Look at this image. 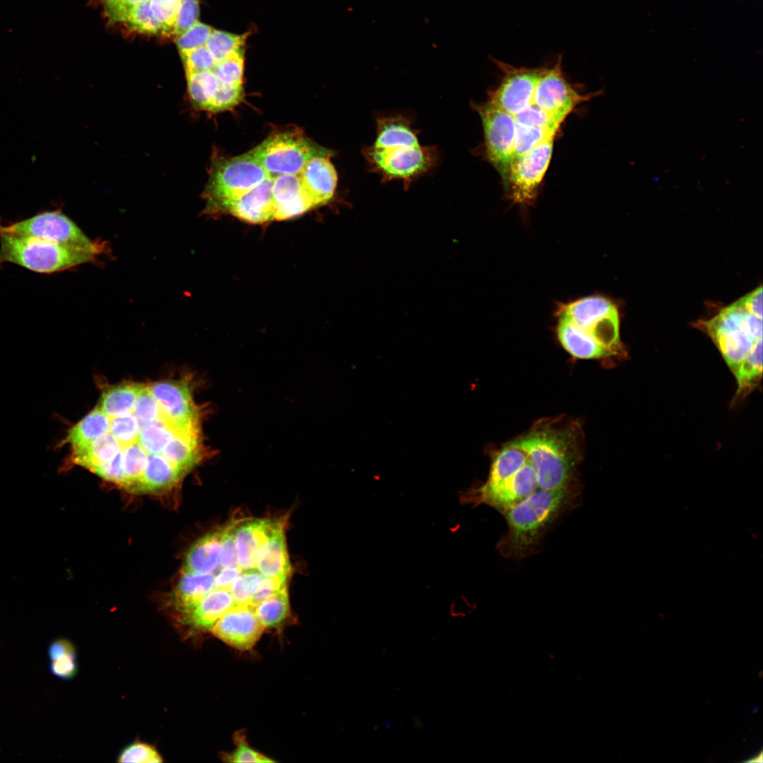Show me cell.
I'll return each mask as SVG.
<instances>
[{
    "label": "cell",
    "instance_id": "cell-23",
    "mask_svg": "<svg viewBox=\"0 0 763 763\" xmlns=\"http://www.w3.org/2000/svg\"><path fill=\"white\" fill-rule=\"evenodd\" d=\"M221 529L206 534L189 550L182 572L213 573L218 566Z\"/></svg>",
    "mask_w": 763,
    "mask_h": 763
},
{
    "label": "cell",
    "instance_id": "cell-47",
    "mask_svg": "<svg viewBox=\"0 0 763 763\" xmlns=\"http://www.w3.org/2000/svg\"><path fill=\"white\" fill-rule=\"evenodd\" d=\"M103 1H104L105 7H106V10L108 11V10L111 9L112 8H113L114 6H115L117 4H119L122 0H103Z\"/></svg>",
    "mask_w": 763,
    "mask_h": 763
},
{
    "label": "cell",
    "instance_id": "cell-1",
    "mask_svg": "<svg viewBox=\"0 0 763 763\" xmlns=\"http://www.w3.org/2000/svg\"><path fill=\"white\" fill-rule=\"evenodd\" d=\"M204 408L182 382L113 385L61 444L73 463L103 480L136 493L161 492L209 456Z\"/></svg>",
    "mask_w": 763,
    "mask_h": 763
},
{
    "label": "cell",
    "instance_id": "cell-12",
    "mask_svg": "<svg viewBox=\"0 0 763 763\" xmlns=\"http://www.w3.org/2000/svg\"><path fill=\"white\" fill-rule=\"evenodd\" d=\"M553 138H550L511 162L505 182L510 198L517 203H530L549 165Z\"/></svg>",
    "mask_w": 763,
    "mask_h": 763
},
{
    "label": "cell",
    "instance_id": "cell-41",
    "mask_svg": "<svg viewBox=\"0 0 763 763\" xmlns=\"http://www.w3.org/2000/svg\"><path fill=\"white\" fill-rule=\"evenodd\" d=\"M288 578L264 577L252 598L250 605L255 608L260 603L277 595L287 586Z\"/></svg>",
    "mask_w": 763,
    "mask_h": 763
},
{
    "label": "cell",
    "instance_id": "cell-37",
    "mask_svg": "<svg viewBox=\"0 0 763 763\" xmlns=\"http://www.w3.org/2000/svg\"><path fill=\"white\" fill-rule=\"evenodd\" d=\"M242 85H229L220 83L208 110L218 112L231 109L242 100Z\"/></svg>",
    "mask_w": 763,
    "mask_h": 763
},
{
    "label": "cell",
    "instance_id": "cell-27",
    "mask_svg": "<svg viewBox=\"0 0 763 763\" xmlns=\"http://www.w3.org/2000/svg\"><path fill=\"white\" fill-rule=\"evenodd\" d=\"M187 73L189 95L198 107L207 110L218 90L219 81L212 70Z\"/></svg>",
    "mask_w": 763,
    "mask_h": 763
},
{
    "label": "cell",
    "instance_id": "cell-44",
    "mask_svg": "<svg viewBox=\"0 0 763 763\" xmlns=\"http://www.w3.org/2000/svg\"><path fill=\"white\" fill-rule=\"evenodd\" d=\"M747 312L762 318V288L755 290L737 301Z\"/></svg>",
    "mask_w": 763,
    "mask_h": 763
},
{
    "label": "cell",
    "instance_id": "cell-13",
    "mask_svg": "<svg viewBox=\"0 0 763 763\" xmlns=\"http://www.w3.org/2000/svg\"><path fill=\"white\" fill-rule=\"evenodd\" d=\"M499 64L504 77L487 101L514 116L533 102L542 70L516 68L503 63Z\"/></svg>",
    "mask_w": 763,
    "mask_h": 763
},
{
    "label": "cell",
    "instance_id": "cell-6",
    "mask_svg": "<svg viewBox=\"0 0 763 763\" xmlns=\"http://www.w3.org/2000/svg\"><path fill=\"white\" fill-rule=\"evenodd\" d=\"M268 177L249 152L223 160L215 166L206 187V210L227 211L235 200Z\"/></svg>",
    "mask_w": 763,
    "mask_h": 763
},
{
    "label": "cell",
    "instance_id": "cell-42",
    "mask_svg": "<svg viewBox=\"0 0 763 763\" xmlns=\"http://www.w3.org/2000/svg\"><path fill=\"white\" fill-rule=\"evenodd\" d=\"M51 672L61 679L73 678L77 673L76 653L66 654L51 661Z\"/></svg>",
    "mask_w": 763,
    "mask_h": 763
},
{
    "label": "cell",
    "instance_id": "cell-3",
    "mask_svg": "<svg viewBox=\"0 0 763 763\" xmlns=\"http://www.w3.org/2000/svg\"><path fill=\"white\" fill-rule=\"evenodd\" d=\"M579 495L573 483L554 490L540 489L502 513L507 530L497 543L499 554L515 560L536 554L548 531L577 507Z\"/></svg>",
    "mask_w": 763,
    "mask_h": 763
},
{
    "label": "cell",
    "instance_id": "cell-8",
    "mask_svg": "<svg viewBox=\"0 0 763 763\" xmlns=\"http://www.w3.org/2000/svg\"><path fill=\"white\" fill-rule=\"evenodd\" d=\"M1 232L36 237L96 255L102 250L100 244L90 240L71 219L59 210L42 211L7 224L0 222Z\"/></svg>",
    "mask_w": 763,
    "mask_h": 763
},
{
    "label": "cell",
    "instance_id": "cell-2",
    "mask_svg": "<svg viewBox=\"0 0 763 763\" xmlns=\"http://www.w3.org/2000/svg\"><path fill=\"white\" fill-rule=\"evenodd\" d=\"M374 143L362 150L369 170L382 180H401L408 188L418 177L437 164L434 146L420 144L418 131L403 115L379 117Z\"/></svg>",
    "mask_w": 763,
    "mask_h": 763
},
{
    "label": "cell",
    "instance_id": "cell-15",
    "mask_svg": "<svg viewBox=\"0 0 763 763\" xmlns=\"http://www.w3.org/2000/svg\"><path fill=\"white\" fill-rule=\"evenodd\" d=\"M264 630L254 607L235 605L217 621L211 633L231 647L246 651L255 646Z\"/></svg>",
    "mask_w": 763,
    "mask_h": 763
},
{
    "label": "cell",
    "instance_id": "cell-21",
    "mask_svg": "<svg viewBox=\"0 0 763 763\" xmlns=\"http://www.w3.org/2000/svg\"><path fill=\"white\" fill-rule=\"evenodd\" d=\"M256 568L265 577L288 578L291 571L284 525H281L259 549Z\"/></svg>",
    "mask_w": 763,
    "mask_h": 763
},
{
    "label": "cell",
    "instance_id": "cell-19",
    "mask_svg": "<svg viewBox=\"0 0 763 763\" xmlns=\"http://www.w3.org/2000/svg\"><path fill=\"white\" fill-rule=\"evenodd\" d=\"M273 179L270 177L235 200L227 211L239 219L253 224L273 220Z\"/></svg>",
    "mask_w": 763,
    "mask_h": 763
},
{
    "label": "cell",
    "instance_id": "cell-24",
    "mask_svg": "<svg viewBox=\"0 0 763 763\" xmlns=\"http://www.w3.org/2000/svg\"><path fill=\"white\" fill-rule=\"evenodd\" d=\"M525 452L514 442L504 447L494 458L489 476L483 485L495 486L513 476L527 461Z\"/></svg>",
    "mask_w": 763,
    "mask_h": 763
},
{
    "label": "cell",
    "instance_id": "cell-26",
    "mask_svg": "<svg viewBox=\"0 0 763 763\" xmlns=\"http://www.w3.org/2000/svg\"><path fill=\"white\" fill-rule=\"evenodd\" d=\"M256 615L266 629H278L290 615L288 587L277 595L260 603L254 608Z\"/></svg>",
    "mask_w": 763,
    "mask_h": 763
},
{
    "label": "cell",
    "instance_id": "cell-17",
    "mask_svg": "<svg viewBox=\"0 0 763 763\" xmlns=\"http://www.w3.org/2000/svg\"><path fill=\"white\" fill-rule=\"evenodd\" d=\"M272 179L273 220L290 219L316 207L304 191L299 175H283Z\"/></svg>",
    "mask_w": 763,
    "mask_h": 763
},
{
    "label": "cell",
    "instance_id": "cell-16",
    "mask_svg": "<svg viewBox=\"0 0 763 763\" xmlns=\"http://www.w3.org/2000/svg\"><path fill=\"white\" fill-rule=\"evenodd\" d=\"M283 523L273 519H255L237 521L235 537L239 567L256 569V558L262 545Z\"/></svg>",
    "mask_w": 763,
    "mask_h": 763
},
{
    "label": "cell",
    "instance_id": "cell-4",
    "mask_svg": "<svg viewBox=\"0 0 763 763\" xmlns=\"http://www.w3.org/2000/svg\"><path fill=\"white\" fill-rule=\"evenodd\" d=\"M515 442L533 466L539 489L554 490L572 483L578 452L571 428L543 425Z\"/></svg>",
    "mask_w": 763,
    "mask_h": 763
},
{
    "label": "cell",
    "instance_id": "cell-14",
    "mask_svg": "<svg viewBox=\"0 0 763 763\" xmlns=\"http://www.w3.org/2000/svg\"><path fill=\"white\" fill-rule=\"evenodd\" d=\"M584 98L565 79L559 60L551 69H542L533 102L548 114L564 119Z\"/></svg>",
    "mask_w": 763,
    "mask_h": 763
},
{
    "label": "cell",
    "instance_id": "cell-32",
    "mask_svg": "<svg viewBox=\"0 0 763 763\" xmlns=\"http://www.w3.org/2000/svg\"><path fill=\"white\" fill-rule=\"evenodd\" d=\"M218 81L225 85H242L244 52L216 62L212 70Z\"/></svg>",
    "mask_w": 763,
    "mask_h": 763
},
{
    "label": "cell",
    "instance_id": "cell-35",
    "mask_svg": "<svg viewBox=\"0 0 763 763\" xmlns=\"http://www.w3.org/2000/svg\"><path fill=\"white\" fill-rule=\"evenodd\" d=\"M117 762L158 763L162 762L163 759L153 745L141 741H134L121 751Z\"/></svg>",
    "mask_w": 763,
    "mask_h": 763
},
{
    "label": "cell",
    "instance_id": "cell-29",
    "mask_svg": "<svg viewBox=\"0 0 763 763\" xmlns=\"http://www.w3.org/2000/svg\"><path fill=\"white\" fill-rule=\"evenodd\" d=\"M557 130L538 126H528L516 123L512 160L529 152L545 141L554 138Z\"/></svg>",
    "mask_w": 763,
    "mask_h": 763
},
{
    "label": "cell",
    "instance_id": "cell-18",
    "mask_svg": "<svg viewBox=\"0 0 763 763\" xmlns=\"http://www.w3.org/2000/svg\"><path fill=\"white\" fill-rule=\"evenodd\" d=\"M330 155L309 160L299 174L302 187L316 206L327 203L333 196L338 182Z\"/></svg>",
    "mask_w": 763,
    "mask_h": 763
},
{
    "label": "cell",
    "instance_id": "cell-45",
    "mask_svg": "<svg viewBox=\"0 0 763 763\" xmlns=\"http://www.w3.org/2000/svg\"><path fill=\"white\" fill-rule=\"evenodd\" d=\"M148 1L149 0H122L107 12L113 20L124 22L127 13L133 7Z\"/></svg>",
    "mask_w": 763,
    "mask_h": 763
},
{
    "label": "cell",
    "instance_id": "cell-20",
    "mask_svg": "<svg viewBox=\"0 0 763 763\" xmlns=\"http://www.w3.org/2000/svg\"><path fill=\"white\" fill-rule=\"evenodd\" d=\"M234 605L230 590L215 588L179 619L184 625L196 631L211 632L217 621Z\"/></svg>",
    "mask_w": 763,
    "mask_h": 763
},
{
    "label": "cell",
    "instance_id": "cell-28",
    "mask_svg": "<svg viewBox=\"0 0 763 763\" xmlns=\"http://www.w3.org/2000/svg\"><path fill=\"white\" fill-rule=\"evenodd\" d=\"M248 35L249 32L238 35L213 29L206 46L218 62L244 52Z\"/></svg>",
    "mask_w": 763,
    "mask_h": 763
},
{
    "label": "cell",
    "instance_id": "cell-25",
    "mask_svg": "<svg viewBox=\"0 0 763 763\" xmlns=\"http://www.w3.org/2000/svg\"><path fill=\"white\" fill-rule=\"evenodd\" d=\"M734 374L738 384L737 398L747 396L758 386L762 375V338L755 342Z\"/></svg>",
    "mask_w": 763,
    "mask_h": 763
},
{
    "label": "cell",
    "instance_id": "cell-39",
    "mask_svg": "<svg viewBox=\"0 0 763 763\" xmlns=\"http://www.w3.org/2000/svg\"><path fill=\"white\" fill-rule=\"evenodd\" d=\"M199 0H180L173 28V34L181 35L199 22Z\"/></svg>",
    "mask_w": 763,
    "mask_h": 763
},
{
    "label": "cell",
    "instance_id": "cell-34",
    "mask_svg": "<svg viewBox=\"0 0 763 763\" xmlns=\"http://www.w3.org/2000/svg\"><path fill=\"white\" fill-rule=\"evenodd\" d=\"M516 123L528 126L547 127L557 130L564 119L548 114L532 102L514 116Z\"/></svg>",
    "mask_w": 763,
    "mask_h": 763
},
{
    "label": "cell",
    "instance_id": "cell-38",
    "mask_svg": "<svg viewBox=\"0 0 763 763\" xmlns=\"http://www.w3.org/2000/svg\"><path fill=\"white\" fill-rule=\"evenodd\" d=\"M180 54L186 73L213 70L217 62L206 45Z\"/></svg>",
    "mask_w": 763,
    "mask_h": 763
},
{
    "label": "cell",
    "instance_id": "cell-30",
    "mask_svg": "<svg viewBox=\"0 0 763 763\" xmlns=\"http://www.w3.org/2000/svg\"><path fill=\"white\" fill-rule=\"evenodd\" d=\"M124 22L143 34L154 35L169 34L153 13L149 1L133 7L127 13Z\"/></svg>",
    "mask_w": 763,
    "mask_h": 763
},
{
    "label": "cell",
    "instance_id": "cell-40",
    "mask_svg": "<svg viewBox=\"0 0 763 763\" xmlns=\"http://www.w3.org/2000/svg\"><path fill=\"white\" fill-rule=\"evenodd\" d=\"M150 8L155 18L166 28L169 34H173L180 0H149Z\"/></svg>",
    "mask_w": 763,
    "mask_h": 763
},
{
    "label": "cell",
    "instance_id": "cell-11",
    "mask_svg": "<svg viewBox=\"0 0 763 763\" xmlns=\"http://www.w3.org/2000/svg\"><path fill=\"white\" fill-rule=\"evenodd\" d=\"M535 469L528 459L505 482L492 487L483 485L471 487L460 496L462 504L473 506L487 504L501 514L521 502L537 489Z\"/></svg>",
    "mask_w": 763,
    "mask_h": 763
},
{
    "label": "cell",
    "instance_id": "cell-5",
    "mask_svg": "<svg viewBox=\"0 0 763 763\" xmlns=\"http://www.w3.org/2000/svg\"><path fill=\"white\" fill-rule=\"evenodd\" d=\"M95 256L36 237L0 233V266L9 263L35 273L52 274L90 262Z\"/></svg>",
    "mask_w": 763,
    "mask_h": 763
},
{
    "label": "cell",
    "instance_id": "cell-10",
    "mask_svg": "<svg viewBox=\"0 0 763 763\" xmlns=\"http://www.w3.org/2000/svg\"><path fill=\"white\" fill-rule=\"evenodd\" d=\"M474 107L482 121L487 158L505 181L514 152V117L488 101Z\"/></svg>",
    "mask_w": 763,
    "mask_h": 763
},
{
    "label": "cell",
    "instance_id": "cell-9",
    "mask_svg": "<svg viewBox=\"0 0 763 763\" xmlns=\"http://www.w3.org/2000/svg\"><path fill=\"white\" fill-rule=\"evenodd\" d=\"M748 314L735 302L714 318L699 323V327L711 337L733 373L757 341L751 334Z\"/></svg>",
    "mask_w": 763,
    "mask_h": 763
},
{
    "label": "cell",
    "instance_id": "cell-36",
    "mask_svg": "<svg viewBox=\"0 0 763 763\" xmlns=\"http://www.w3.org/2000/svg\"><path fill=\"white\" fill-rule=\"evenodd\" d=\"M213 30L211 26L198 22L178 35L176 43L180 54L205 46Z\"/></svg>",
    "mask_w": 763,
    "mask_h": 763
},
{
    "label": "cell",
    "instance_id": "cell-31",
    "mask_svg": "<svg viewBox=\"0 0 763 763\" xmlns=\"http://www.w3.org/2000/svg\"><path fill=\"white\" fill-rule=\"evenodd\" d=\"M264 576L257 570L242 572L232 584L231 592L235 605H250L251 600Z\"/></svg>",
    "mask_w": 763,
    "mask_h": 763
},
{
    "label": "cell",
    "instance_id": "cell-7",
    "mask_svg": "<svg viewBox=\"0 0 763 763\" xmlns=\"http://www.w3.org/2000/svg\"><path fill=\"white\" fill-rule=\"evenodd\" d=\"M249 153L273 179L283 175H299L312 158L332 152L299 134L285 131L270 136Z\"/></svg>",
    "mask_w": 763,
    "mask_h": 763
},
{
    "label": "cell",
    "instance_id": "cell-46",
    "mask_svg": "<svg viewBox=\"0 0 763 763\" xmlns=\"http://www.w3.org/2000/svg\"><path fill=\"white\" fill-rule=\"evenodd\" d=\"M50 661H54L66 654L76 653L75 648L69 640L61 639L54 641L49 648Z\"/></svg>",
    "mask_w": 763,
    "mask_h": 763
},
{
    "label": "cell",
    "instance_id": "cell-33",
    "mask_svg": "<svg viewBox=\"0 0 763 763\" xmlns=\"http://www.w3.org/2000/svg\"><path fill=\"white\" fill-rule=\"evenodd\" d=\"M235 748L232 752L223 753L222 759L227 762H274L268 757L252 748L247 741L243 731L237 732L233 738Z\"/></svg>",
    "mask_w": 763,
    "mask_h": 763
},
{
    "label": "cell",
    "instance_id": "cell-22",
    "mask_svg": "<svg viewBox=\"0 0 763 763\" xmlns=\"http://www.w3.org/2000/svg\"><path fill=\"white\" fill-rule=\"evenodd\" d=\"M559 317L557 333L560 343L572 356L581 359L601 358L610 354L579 328Z\"/></svg>",
    "mask_w": 763,
    "mask_h": 763
},
{
    "label": "cell",
    "instance_id": "cell-43",
    "mask_svg": "<svg viewBox=\"0 0 763 763\" xmlns=\"http://www.w3.org/2000/svg\"><path fill=\"white\" fill-rule=\"evenodd\" d=\"M244 572V570L239 566L229 567L218 566L215 571L213 572L215 575V588L230 590L234 581Z\"/></svg>",
    "mask_w": 763,
    "mask_h": 763
}]
</instances>
